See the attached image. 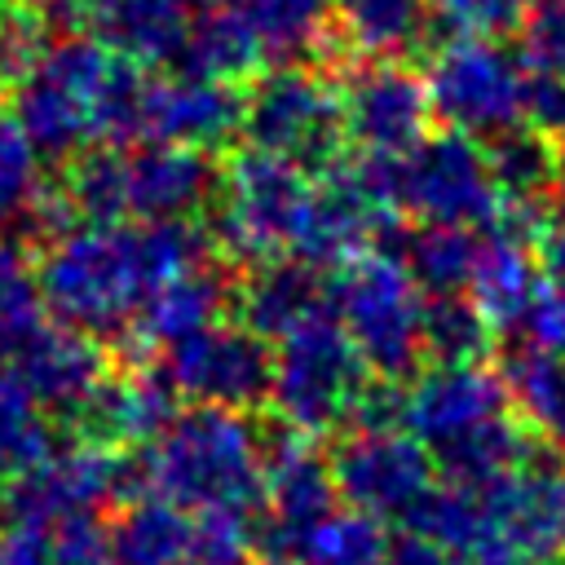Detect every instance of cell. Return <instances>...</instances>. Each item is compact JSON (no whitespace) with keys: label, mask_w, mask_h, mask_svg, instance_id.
<instances>
[{"label":"cell","mask_w":565,"mask_h":565,"mask_svg":"<svg viewBox=\"0 0 565 565\" xmlns=\"http://www.w3.org/2000/svg\"><path fill=\"white\" fill-rule=\"evenodd\" d=\"M340 84V110H344V141L358 146V154H406L428 132V88L424 75H415L402 62H358L349 66Z\"/></svg>","instance_id":"obj_15"},{"label":"cell","mask_w":565,"mask_h":565,"mask_svg":"<svg viewBox=\"0 0 565 565\" xmlns=\"http://www.w3.org/2000/svg\"><path fill=\"white\" fill-rule=\"evenodd\" d=\"M243 93L225 79H203L190 71H168L146 79L141 141H168L190 150H216L238 137Z\"/></svg>","instance_id":"obj_18"},{"label":"cell","mask_w":565,"mask_h":565,"mask_svg":"<svg viewBox=\"0 0 565 565\" xmlns=\"http://www.w3.org/2000/svg\"><path fill=\"white\" fill-rule=\"evenodd\" d=\"M265 565H296V561H265Z\"/></svg>","instance_id":"obj_48"},{"label":"cell","mask_w":565,"mask_h":565,"mask_svg":"<svg viewBox=\"0 0 565 565\" xmlns=\"http://www.w3.org/2000/svg\"><path fill=\"white\" fill-rule=\"evenodd\" d=\"M13 9H22V0H0V18H4V13H13Z\"/></svg>","instance_id":"obj_46"},{"label":"cell","mask_w":565,"mask_h":565,"mask_svg":"<svg viewBox=\"0 0 565 565\" xmlns=\"http://www.w3.org/2000/svg\"><path fill=\"white\" fill-rule=\"evenodd\" d=\"M49 199L44 185V159L13 119V110H0V234L4 230H31L40 203Z\"/></svg>","instance_id":"obj_33"},{"label":"cell","mask_w":565,"mask_h":565,"mask_svg":"<svg viewBox=\"0 0 565 565\" xmlns=\"http://www.w3.org/2000/svg\"><path fill=\"white\" fill-rule=\"evenodd\" d=\"M419 340L433 366H472L486 362L494 344V327L468 296H424Z\"/></svg>","instance_id":"obj_32"},{"label":"cell","mask_w":565,"mask_h":565,"mask_svg":"<svg viewBox=\"0 0 565 565\" xmlns=\"http://www.w3.org/2000/svg\"><path fill=\"white\" fill-rule=\"evenodd\" d=\"M238 137L247 150L282 159L309 177L340 163L344 110L340 84L313 66H269L243 93Z\"/></svg>","instance_id":"obj_8"},{"label":"cell","mask_w":565,"mask_h":565,"mask_svg":"<svg viewBox=\"0 0 565 565\" xmlns=\"http://www.w3.org/2000/svg\"><path fill=\"white\" fill-rule=\"evenodd\" d=\"M503 388L525 428L565 450V358L512 340L503 353Z\"/></svg>","instance_id":"obj_28"},{"label":"cell","mask_w":565,"mask_h":565,"mask_svg":"<svg viewBox=\"0 0 565 565\" xmlns=\"http://www.w3.org/2000/svg\"><path fill=\"white\" fill-rule=\"evenodd\" d=\"M44 300L35 287V269L18 256V247L0 243V366L44 327Z\"/></svg>","instance_id":"obj_36"},{"label":"cell","mask_w":565,"mask_h":565,"mask_svg":"<svg viewBox=\"0 0 565 565\" xmlns=\"http://www.w3.org/2000/svg\"><path fill=\"white\" fill-rule=\"evenodd\" d=\"M331 477L344 508L375 521H411L437 486V468L424 446L402 428H353L331 450Z\"/></svg>","instance_id":"obj_14"},{"label":"cell","mask_w":565,"mask_h":565,"mask_svg":"<svg viewBox=\"0 0 565 565\" xmlns=\"http://www.w3.org/2000/svg\"><path fill=\"white\" fill-rule=\"evenodd\" d=\"M402 433H411L450 486H486L534 455L503 375L486 362L424 366L402 384Z\"/></svg>","instance_id":"obj_2"},{"label":"cell","mask_w":565,"mask_h":565,"mask_svg":"<svg viewBox=\"0 0 565 565\" xmlns=\"http://www.w3.org/2000/svg\"><path fill=\"white\" fill-rule=\"evenodd\" d=\"M141 468L146 490L199 516L247 521L265 499L260 428H252L238 411H177V419L146 446Z\"/></svg>","instance_id":"obj_3"},{"label":"cell","mask_w":565,"mask_h":565,"mask_svg":"<svg viewBox=\"0 0 565 565\" xmlns=\"http://www.w3.org/2000/svg\"><path fill=\"white\" fill-rule=\"evenodd\" d=\"M53 450L57 441L49 415L13 380V371L0 366V477H22L35 463H44Z\"/></svg>","instance_id":"obj_34"},{"label":"cell","mask_w":565,"mask_h":565,"mask_svg":"<svg viewBox=\"0 0 565 565\" xmlns=\"http://www.w3.org/2000/svg\"><path fill=\"white\" fill-rule=\"evenodd\" d=\"M380 565H455L433 539L406 530V534H393L388 547H384V561Z\"/></svg>","instance_id":"obj_44"},{"label":"cell","mask_w":565,"mask_h":565,"mask_svg":"<svg viewBox=\"0 0 565 565\" xmlns=\"http://www.w3.org/2000/svg\"><path fill=\"white\" fill-rule=\"evenodd\" d=\"M388 547L384 521L358 512V508H335L300 547L296 565H380Z\"/></svg>","instance_id":"obj_35"},{"label":"cell","mask_w":565,"mask_h":565,"mask_svg":"<svg viewBox=\"0 0 565 565\" xmlns=\"http://www.w3.org/2000/svg\"><path fill=\"white\" fill-rule=\"evenodd\" d=\"M331 313L353 340L366 371L384 384H406L424 362V291L388 252H362L327 278Z\"/></svg>","instance_id":"obj_6"},{"label":"cell","mask_w":565,"mask_h":565,"mask_svg":"<svg viewBox=\"0 0 565 565\" xmlns=\"http://www.w3.org/2000/svg\"><path fill=\"white\" fill-rule=\"evenodd\" d=\"M234 305H238V322L256 331L265 344H274L287 331H296L309 313L331 305L327 274L296 256H274L247 274V282L234 291Z\"/></svg>","instance_id":"obj_22"},{"label":"cell","mask_w":565,"mask_h":565,"mask_svg":"<svg viewBox=\"0 0 565 565\" xmlns=\"http://www.w3.org/2000/svg\"><path fill=\"white\" fill-rule=\"evenodd\" d=\"M230 300H234V287H230L225 269L212 265V260H203V265L168 278L146 300V309L137 313V327H132L128 340L132 344H159V349H168V344H177V340H185V335L221 322L225 309H230Z\"/></svg>","instance_id":"obj_23"},{"label":"cell","mask_w":565,"mask_h":565,"mask_svg":"<svg viewBox=\"0 0 565 565\" xmlns=\"http://www.w3.org/2000/svg\"><path fill=\"white\" fill-rule=\"evenodd\" d=\"M172 419H177V393L159 371L106 375L71 415L79 446H97V450L150 446Z\"/></svg>","instance_id":"obj_20"},{"label":"cell","mask_w":565,"mask_h":565,"mask_svg":"<svg viewBox=\"0 0 565 565\" xmlns=\"http://www.w3.org/2000/svg\"><path fill=\"white\" fill-rule=\"evenodd\" d=\"M375 252L402 260L424 296H463L477 256V230L463 225H406L402 216L384 230Z\"/></svg>","instance_id":"obj_24"},{"label":"cell","mask_w":565,"mask_h":565,"mask_svg":"<svg viewBox=\"0 0 565 565\" xmlns=\"http://www.w3.org/2000/svg\"><path fill=\"white\" fill-rule=\"evenodd\" d=\"M371 384L375 375L358 358L331 305L309 313L282 340H274L269 402H274L278 424H287L300 437L353 428V415Z\"/></svg>","instance_id":"obj_5"},{"label":"cell","mask_w":565,"mask_h":565,"mask_svg":"<svg viewBox=\"0 0 565 565\" xmlns=\"http://www.w3.org/2000/svg\"><path fill=\"white\" fill-rule=\"evenodd\" d=\"M512 340L565 358V278H543L534 300L512 327Z\"/></svg>","instance_id":"obj_39"},{"label":"cell","mask_w":565,"mask_h":565,"mask_svg":"<svg viewBox=\"0 0 565 565\" xmlns=\"http://www.w3.org/2000/svg\"><path fill=\"white\" fill-rule=\"evenodd\" d=\"M4 371H13V380L35 397V406L44 415H66V419L110 375L106 358H102V344L93 335H84V331L62 327V322H44L9 358Z\"/></svg>","instance_id":"obj_21"},{"label":"cell","mask_w":565,"mask_h":565,"mask_svg":"<svg viewBox=\"0 0 565 565\" xmlns=\"http://www.w3.org/2000/svg\"><path fill=\"white\" fill-rule=\"evenodd\" d=\"M260 44L256 35L247 31V22L234 13V4H203L190 13V26H185V44L177 53V66L172 71H190V75H203V79H243L260 66Z\"/></svg>","instance_id":"obj_29"},{"label":"cell","mask_w":565,"mask_h":565,"mask_svg":"<svg viewBox=\"0 0 565 565\" xmlns=\"http://www.w3.org/2000/svg\"><path fill=\"white\" fill-rule=\"evenodd\" d=\"M203 260H212V238L194 221L71 225L44 243L35 287L53 322L124 344L146 300Z\"/></svg>","instance_id":"obj_1"},{"label":"cell","mask_w":565,"mask_h":565,"mask_svg":"<svg viewBox=\"0 0 565 565\" xmlns=\"http://www.w3.org/2000/svg\"><path fill=\"white\" fill-rule=\"evenodd\" d=\"M115 57L102 40L66 31L49 40L40 62L13 84V119L40 150V159H75L97 146L102 93L115 71Z\"/></svg>","instance_id":"obj_7"},{"label":"cell","mask_w":565,"mask_h":565,"mask_svg":"<svg viewBox=\"0 0 565 565\" xmlns=\"http://www.w3.org/2000/svg\"><path fill=\"white\" fill-rule=\"evenodd\" d=\"M185 4H194V9H203V4H225V0H185Z\"/></svg>","instance_id":"obj_47"},{"label":"cell","mask_w":565,"mask_h":565,"mask_svg":"<svg viewBox=\"0 0 565 565\" xmlns=\"http://www.w3.org/2000/svg\"><path fill=\"white\" fill-rule=\"evenodd\" d=\"M49 22L31 9H13L0 18V84H18L35 62L40 53L49 49Z\"/></svg>","instance_id":"obj_40"},{"label":"cell","mask_w":565,"mask_h":565,"mask_svg":"<svg viewBox=\"0 0 565 565\" xmlns=\"http://www.w3.org/2000/svg\"><path fill=\"white\" fill-rule=\"evenodd\" d=\"M556 194H561V203H565V146L556 150Z\"/></svg>","instance_id":"obj_45"},{"label":"cell","mask_w":565,"mask_h":565,"mask_svg":"<svg viewBox=\"0 0 565 565\" xmlns=\"http://www.w3.org/2000/svg\"><path fill=\"white\" fill-rule=\"evenodd\" d=\"M530 247H534V260H539L543 278H565V203L543 212Z\"/></svg>","instance_id":"obj_43"},{"label":"cell","mask_w":565,"mask_h":565,"mask_svg":"<svg viewBox=\"0 0 565 565\" xmlns=\"http://www.w3.org/2000/svg\"><path fill=\"white\" fill-rule=\"evenodd\" d=\"M265 459V499L252 525V543L265 547L269 561H296L305 539L340 508V490L331 463L309 446V437L287 424L260 433Z\"/></svg>","instance_id":"obj_13"},{"label":"cell","mask_w":565,"mask_h":565,"mask_svg":"<svg viewBox=\"0 0 565 565\" xmlns=\"http://www.w3.org/2000/svg\"><path fill=\"white\" fill-rule=\"evenodd\" d=\"M534 0H441L437 4V22L450 35H508L516 26H525Z\"/></svg>","instance_id":"obj_38"},{"label":"cell","mask_w":565,"mask_h":565,"mask_svg":"<svg viewBox=\"0 0 565 565\" xmlns=\"http://www.w3.org/2000/svg\"><path fill=\"white\" fill-rule=\"evenodd\" d=\"M486 163L503 203H543L556 190V146L547 132L521 124L486 146Z\"/></svg>","instance_id":"obj_31"},{"label":"cell","mask_w":565,"mask_h":565,"mask_svg":"<svg viewBox=\"0 0 565 565\" xmlns=\"http://www.w3.org/2000/svg\"><path fill=\"white\" fill-rule=\"evenodd\" d=\"M393 221L397 216L388 207H380L362 190L353 168L340 159L335 168H327L309 185V203L300 212V225H296V238H291L287 256H296V260H305V265L327 274V269H340L353 256L371 252Z\"/></svg>","instance_id":"obj_17"},{"label":"cell","mask_w":565,"mask_h":565,"mask_svg":"<svg viewBox=\"0 0 565 565\" xmlns=\"http://www.w3.org/2000/svg\"><path fill=\"white\" fill-rule=\"evenodd\" d=\"M309 185H313L309 172L243 146L221 168V190L207 225L212 247L252 269L274 256H287L300 212L309 203Z\"/></svg>","instance_id":"obj_10"},{"label":"cell","mask_w":565,"mask_h":565,"mask_svg":"<svg viewBox=\"0 0 565 565\" xmlns=\"http://www.w3.org/2000/svg\"><path fill=\"white\" fill-rule=\"evenodd\" d=\"M349 168L380 207L415 225L486 230L503 207L486 146L450 128L424 132L406 154H358Z\"/></svg>","instance_id":"obj_4"},{"label":"cell","mask_w":565,"mask_h":565,"mask_svg":"<svg viewBox=\"0 0 565 565\" xmlns=\"http://www.w3.org/2000/svg\"><path fill=\"white\" fill-rule=\"evenodd\" d=\"M62 203L75 225H119L128 221V150L124 146H88L66 163Z\"/></svg>","instance_id":"obj_30"},{"label":"cell","mask_w":565,"mask_h":565,"mask_svg":"<svg viewBox=\"0 0 565 565\" xmlns=\"http://www.w3.org/2000/svg\"><path fill=\"white\" fill-rule=\"evenodd\" d=\"M141 494H146L141 455L71 446V450H53L44 463L13 477V486L4 490V512L9 521L57 530L71 521H97L102 508L132 503Z\"/></svg>","instance_id":"obj_11"},{"label":"cell","mask_w":565,"mask_h":565,"mask_svg":"<svg viewBox=\"0 0 565 565\" xmlns=\"http://www.w3.org/2000/svg\"><path fill=\"white\" fill-rule=\"evenodd\" d=\"M221 163L207 150L141 141L128 150V221H194L216 203Z\"/></svg>","instance_id":"obj_19"},{"label":"cell","mask_w":565,"mask_h":565,"mask_svg":"<svg viewBox=\"0 0 565 565\" xmlns=\"http://www.w3.org/2000/svg\"><path fill=\"white\" fill-rule=\"evenodd\" d=\"M0 565H57L53 530L9 521V525L0 530Z\"/></svg>","instance_id":"obj_42"},{"label":"cell","mask_w":565,"mask_h":565,"mask_svg":"<svg viewBox=\"0 0 565 565\" xmlns=\"http://www.w3.org/2000/svg\"><path fill=\"white\" fill-rule=\"evenodd\" d=\"M335 31L371 62H397L411 49L437 44L433 0H335Z\"/></svg>","instance_id":"obj_25"},{"label":"cell","mask_w":565,"mask_h":565,"mask_svg":"<svg viewBox=\"0 0 565 565\" xmlns=\"http://www.w3.org/2000/svg\"><path fill=\"white\" fill-rule=\"evenodd\" d=\"M490 534L516 565H539L565 547V468L530 455L512 472L477 486Z\"/></svg>","instance_id":"obj_16"},{"label":"cell","mask_w":565,"mask_h":565,"mask_svg":"<svg viewBox=\"0 0 565 565\" xmlns=\"http://www.w3.org/2000/svg\"><path fill=\"white\" fill-rule=\"evenodd\" d=\"M247 22L260 57L274 66H305L327 53L335 35V0H225Z\"/></svg>","instance_id":"obj_26"},{"label":"cell","mask_w":565,"mask_h":565,"mask_svg":"<svg viewBox=\"0 0 565 565\" xmlns=\"http://www.w3.org/2000/svg\"><path fill=\"white\" fill-rule=\"evenodd\" d=\"M433 115L472 141H494L525 124V57L494 35H446L424 66Z\"/></svg>","instance_id":"obj_9"},{"label":"cell","mask_w":565,"mask_h":565,"mask_svg":"<svg viewBox=\"0 0 565 565\" xmlns=\"http://www.w3.org/2000/svg\"><path fill=\"white\" fill-rule=\"evenodd\" d=\"M252 521L238 516H194V539L185 565H247Z\"/></svg>","instance_id":"obj_41"},{"label":"cell","mask_w":565,"mask_h":565,"mask_svg":"<svg viewBox=\"0 0 565 565\" xmlns=\"http://www.w3.org/2000/svg\"><path fill=\"white\" fill-rule=\"evenodd\" d=\"M521 57L530 75L565 79V0H534L521 26Z\"/></svg>","instance_id":"obj_37"},{"label":"cell","mask_w":565,"mask_h":565,"mask_svg":"<svg viewBox=\"0 0 565 565\" xmlns=\"http://www.w3.org/2000/svg\"><path fill=\"white\" fill-rule=\"evenodd\" d=\"M177 397H190L194 406H216V411H252L269 402V380H274V349L247 331L238 318H221L177 344L163 349L154 366Z\"/></svg>","instance_id":"obj_12"},{"label":"cell","mask_w":565,"mask_h":565,"mask_svg":"<svg viewBox=\"0 0 565 565\" xmlns=\"http://www.w3.org/2000/svg\"><path fill=\"white\" fill-rule=\"evenodd\" d=\"M190 539H194V516L159 494H141L124 503V512L106 530V547L115 565H185Z\"/></svg>","instance_id":"obj_27"},{"label":"cell","mask_w":565,"mask_h":565,"mask_svg":"<svg viewBox=\"0 0 565 565\" xmlns=\"http://www.w3.org/2000/svg\"><path fill=\"white\" fill-rule=\"evenodd\" d=\"M0 508H4V490H0Z\"/></svg>","instance_id":"obj_49"}]
</instances>
